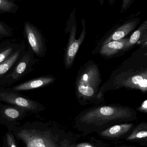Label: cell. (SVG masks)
Segmentation results:
<instances>
[{
	"label": "cell",
	"instance_id": "6da1fadb",
	"mask_svg": "<svg viewBox=\"0 0 147 147\" xmlns=\"http://www.w3.org/2000/svg\"><path fill=\"white\" fill-rule=\"evenodd\" d=\"M125 88L147 92V47L141 46L128 59L125 60L110 76L101 88L102 94L108 90Z\"/></svg>",
	"mask_w": 147,
	"mask_h": 147
},
{
	"label": "cell",
	"instance_id": "7a4b0ae2",
	"mask_svg": "<svg viewBox=\"0 0 147 147\" xmlns=\"http://www.w3.org/2000/svg\"><path fill=\"white\" fill-rule=\"evenodd\" d=\"M137 119L136 111L128 106L105 105L94 106L82 111L76 117L75 124L81 131L91 132Z\"/></svg>",
	"mask_w": 147,
	"mask_h": 147
},
{
	"label": "cell",
	"instance_id": "3957f363",
	"mask_svg": "<svg viewBox=\"0 0 147 147\" xmlns=\"http://www.w3.org/2000/svg\"><path fill=\"white\" fill-rule=\"evenodd\" d=\"M102 82L99 68L92 60L80 68L75 83V96L80 105L102 102L104 95L100 87Z\"/></svg>",
	"mask_w": 147,
	"mask_h": 147
},
{
	"label": "cell",
	"instance_id": "277c9868",
	"mask_svg": "<svg viewBox=\"0 0 147 147\" xmlns=\"http://www.w3.org/2000/svg\"><path fill=\"white\" fill-rule=\"evenodd\" d=\"M83 29L79 38H76L77 23L76 20V8L72 10L67 22L65 32L69 33V40L64 55V64L66 69L72 67L79 47L84 40L86 35L85 21L82 19Z\"/></svg>",
	"mask_w": 147,
	"mask_h": 147
},
{
	"label": "cell",
	"instance_id": "5b68a950",
	"mask_svg": "<svg viewBox=\"0 0 147 147\" xmlns=\"http://www.w3.org/2000/svg\"><path fill=\"white\" fill-rule=\"evenodd\" d=\"M14 135L26 147H60L58 138L49 130L22 128L15 130Z\"/></svg>",
	"mask_w": 147,
	"mask_h": 147
},
{
	"label": "cell",
	"instance_id": "8992f818",
	"mask_svg": "<svg viewBox=\"0 0 147 147\" xmlns=\"http://www.w3.org/2000/svg\"><path fill=\"white\" fill-rule=\"evenodd\" d=\"M0 101L24 109L28 112H38L44 110L41 104L9 90L0 88Z\"/></svg>",
	"mask_w": 147,
	"mask_h": 147
},
{
	"label": "cell",
	"instance_id": "52a82bcc",
	"mask_svg": "<svg viewBox=\"0 0 147 147\" xmlns=\"http://www.w3.org/2000/svg\"><path fill=\"white\" fill-rule=\"evenodd\" d=\"M33 53L31 49L28 51L25 50L13 71L0 79V86L12 84L18 81L32 71V67L35 63Z\"/></svg>",
	"mask_w": 147,
	"mask_h": 147
},
{
	"label": "cell",
	"instance_id": "ba28073f",
	"mask_svg": "<svg viewBox=\"0 0 147 147\" xmlns=\"http://www.w3.org/2000/svg\"><path fill=\"white\" fill-rule=\"evenodd\" d=\"M24 33L34 53L43 57L46 53L45 40L40 30L27 21L24 23Z\"/></svg>",
	"mask_w": 147,
	"mask_h": 147
},
{
	"label": "cell",
	"instance_id": "9c48e42d",
	"mask_svg": "<svg viewBox=\"0 0 147 147\" xmlns=\"http://www.w3.org/2000/svg\"><path fill=\"white\" fill-rule=\"evenodd\" d=\"M28 111L14 105L0 104V123L7 126L12 124L15 126L22 120Z\"/></svg>",
	"mask_w": 147,
	"mask_h": 147
},
{
	"label": "cell",
	"instance_id": "30bf717a",
	"mask_svg": "<svg viewBox=\"0 0 147 147\" xmlns=\"http://www.w3.org/2000/svg\"><path fill=\"white\" fill-rule=\"evenodd\" d=\"M140 22V19L139 17H132L127 20L125 21L121 25L117 27L113 30L103 41L99 43L100 48L102 46L110 41L119 40L125 38L130 32L134 30L138 26Z\"/></svg>",
	"mask_w": 147,
	"mask_h": 147
},
{
	"label": "cell",
	"instance_id": "8fae6325",
	"mask_svg": "<svg viewBox=\"0 0 147 147\" xmlns=\"http://www.w3.org/2000/svg\"><path fill=\"white\" fill-rule=\"evenodd\" d=\"M56 80V78L51 75L42 76L17 85L9 90L16 92L30 90L49 85Z\"/></svg>",
	"mask_w": 147,
	"mask_h": 147
},
{
	"label": "cell",
	"instance_id": "7c38bea8",
	"mask_svg": "<svg viewBox=\"0 0 147 147\" xmlns=\"http://www.w3.org/2000/svg\"><path fill=\"white\" fill-rule=\"evenodd\" d=\"M133 126V123H128L116 124L101 131L99 133V135L105 139H120L128 134Z\"/></svg>",
	"mask_w": 147,
	"mask_h": 147
},
{
	"label": "cell",
	"instance_id": "4fadbf2b",
	"mask_svg": "<svg viewBox=\"0 0 147 147\" xmlns=\"http://www.w3.org/2000/svg\"><path fill=\"white\" fill-rule=\"evenodd\" d=\"M128 40V38H123L106 43L99 48V54L104 57H113L117 53L124 51L125 45Z\"/></svg>",
	"mask_w": 147,
	"mask_h": 147
},
{
	"label": "cell",
	"instance_id": "5bb4252c",
	"mask_svg": "<svg viewBox=\"0 0 147 147\" xmlns=\"http://www.w3.org/2000/svg\"><path fill=\"white\" fill-rule=\"evenodd\" d=\"M147 22L146 20L129 38L124 48V52L130 50L136 43L141 45V46L147 47Z\"/></svg>",
	"mask_w": 147,
	"mask_h": 147
},
{
	"label": "cell",
	"instance_id": "9a60e30c",
	"mask_svg": "<svg viewBox=\"0 0 147 147\" xmlns=\"http://www.w3.org/2000/svg\"><path fill=\"white\" fill-rule=\"evenodd\" d=\"M25 51V45H21L20 47L5 61L0 63V79L7 75L9 71L14 68Z\"/></svg>",
	"mask_w": 147,
	"mask_h": 147
},
{
	"label": "cell",
	"instance_id": "2e32d148",
	"mask_svg": "<svg viewBox=\"0 0 147 147\" xmlns=\"http://www.w3.org/2000/svg\"><path fill=\"white\" fill-rule=\"evenodd\" d=\"M126 140L140 143H143L144 142H145L147 143V123H142L135 127L130 134L127 136Z\"/></svg>",
	"mask_w": 147,
	"mask_h": 147
},
{
	"label": "cell",
	"instance_id": "e0dca14e",
	"mask_svg": "<svg viewBox=\"0 0 147 147\" xmlns=\"http://www.w3.org/2000/svg\"><path fill=\"white\" fill-rule=\"evenodd\" d=\"M19 9V6L14 2L0 0V13L16 14Z\"/></svg>",
	"mask_w": 147,
	"mask_h": 147
},
{
	"label": "cell",
	"instance_id": "ac0fdd59",
	"mask_svg": "<svg viewBox=\"0 0 147 147\" xmlns=\"http://www.w3.org/2000/svg\"><path fill=\"white\" fill-rule=\"evenodd\" d=\"M20 45H11L7 47L0 51V63L8 58L19 47Z\"/></svg>",
	"mask_w": 147,
	"mask_h": 147
},
{
	"label": "cell",
	"instance_id": "d6986e66",
	"mask_svg": "<svg viewBox=\"0 0 147 147\" xmlns=\"http://www.w3.org/2000/svg\"><path fill=\"white\" fill-rule=\"evenodd\" d=\"M13 35V32L10 27L0 21V38L10 37Z\"/></svg>",
	"mask_w": 147,
	"mask_h": 147
},
{
	"label": "cell",
	"instance_id": "ffe728a7",
	"mask_svg": "<svg viewBox=\"0 0 147 147\" xmlns=\"http://www.w3.org/2000/svg\"><path fill=\"white\" fill-rule=\"evenodd\" d=\"M6 147H18L15 138L12 132L9 131L5 135L4 139Z\"/></svg>",
	"mask_w": 147,
	"mask_h": 147
},
{
	"label": "cell",
	"instance_id": "44dd1931",
	"mask_svg": "<svg viewBox=\"0 0 147 147\" xmlns=\"http://www.w3.org/2000/svg\"><path fill=\"white\" fill-rule=\"evenodd\" d=\"M134 1V0H123L121 10V13H123L126 12Z\"/></svg>",
	"mask_w": 147,
	"mask_h": 147
},
{
	"label": "cell",
	"instance_id": "7402d4cb",
	"mask_svg": "<svg viewBox=\"0 0 147 147\" xmlns=\"http://www.w3.org/2000/svg\"><path fill=\"white\" fill-rule=\"evenodd\" d=\"M137 110L142 113H147V100L146 99L142 102L140 106L137 108Z\"/></svg>",
	"mask_w": 147,
	"mask_h": 147
},
{
	"label": "cell",
	"instance_id": "603a6c76",
	"mask_svg": "<svg viewBox=\"0 0 147 147\" xmlns=\"http://www.w3.org/2000/svg\"><path fill=\"white\" fill-rule=\"evenodd\" d=\"M76 147H96L93 144L89 143H83L78 144Z\"/></svg>",
	"mask_w": 147,
	"mask_h": 147
},
{
	"label": "cell",
	"instance_id": "cb8c5ba5",
	"mask_svg": "<svg viewBox=\"0 0 147 147\" xmlns=\"http://www.w3.org/2000/svg\"><path fill=\"white\" fill-rule=\"evenodd\" d=\"M104 0H98V2L101 5H103L104 3ZM115 1L116 0H108L109 3L110 5H113L115 3Z\"/></svg>",
	"mask_w": 147,
	"mask_h": 147
},
{
	"label": "cell",
	"instance_id": "d4e9b609",
	"mask_svg": "<svg viewBox=\"0 0 147 147\" xmlns=\"http://www.w3.org/2000/svg\"><path fill=\"white\" fill-rule=\"evenodd\" d=\"M7 1H9L12 2H14L16 1H21V0H6Z\"/></svg>",
	"mask_w": 147,
	"mask_h": 147
},
{
	"label": "cell",
	"instance_id": "484cf974",
	"mask_svg": "<svg viewBox=\"0 0 147 147\" xmlns=\"http://www.w3.org/2000/svg\"><path fill=\"white\" fill-rule=\"evenodd\" d=\"M118 147H134L132 146H119Z\"/></svg>",
	"mask_w": 147,
	"mask_h": 147
},
{
	"label": "cell",
	"instance_id": "4316f807",
	"mask_svg": "<svg viewBox=\"0 0 147 147\" xmlns=\"http://www.w3.org/2000/svg\"><path fill=\"white\" fill-rule=\"evenodd\" d=\"M0 147H1V146H0Z\"/></svg>",
	"mask_w": 147,
	"mask_h": 147
}]
</instances>
